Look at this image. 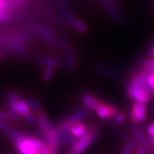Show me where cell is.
I'll return each instance as SVG.
<instances>
[{"label":"cell","mask_w":154,"mask_h":154,"mask_svg":"<svg viewBox=\"0 0 154 154\" xmlns=\"http://www.w3.org/2000/svg\"><path fill=\"white\" fill-rule=\"evenodd\" d=\"M99 137V130L97 128H91L88 129V134L83 137L78 139L75 143L74 144L69 150L73 154H82L87 149L94 143Z\"/></svg>","instance_id":"6da1fadb"},{"label":"cell","mask_w":154,"mask_h":154,"mask_svg":"<svg viewBox=\"0 0 154 154\" xmlns=\"http://www.w3.org/2000/svg\"><path fill=\"white\" fill-rule=\"evenodd\" d=\"M125 91H126L127 97L133 100L134 102H140L143 104H146L150 101V99H151L150 93L134 85L127 83Z\"/></svg>","instance_id":"7a4b0ae2"},{"label":"cell","mask_w":154,"mask_h":154,"mask_svg":"<svg viewBox=\"0 0 154 154\" xmlns=\"http://www.w3.org/2000/svg\"><path fill=\"white\" fill-rule=\"evenodd\" d=\"M13 144L18 154H39L37 149L33 146L30 135L25 133Z\"/></svg>","instance_id":"3957f363"},{"label":"cell","mask_w":154,"mask_h":154,"mask_svg":"<svg viewBox=\"0 0 154 154\" xmlns=\"http://www.w3.org/2000/svg\"><path fill=\"white\" fill-rule=\"evenodd\" d=\"M128 116L132 123L139 124L146 121V104L140 102H134L130 107Z\"/></svg>","instance_id":"277c9868"},{"label":"cell","mask_w":154,"mask_h":154,"mask_svg":"<svg viewBox=\"0 0 154 154\" xmlns=\"http://www.w3.org/2000/svg\"><path fill=\"white\" fill-rule=\"evenodd\" d=\"M118 112L117 107L107 103H101L96 110V114L101 120H112Z\"/></svg>","instance_id":"5b68a950"},{"label":"cell","mask_w":154,"mask_h":154,"mask_svg":"<svg viewBox=\"0 0 154 154\" xmlns=\"http://www.w3.org/2000/svg\"><path fill=\"white\" fill-rule=\"evenodd\" d=\"M8 110L11 112H13V113H15L18 116H22L23 118L27 117L29 114L32 113V111L30 110V108L28 107L25 99H22L21 97L17 99L15 103H13L8 108Z\"/></svg>","instance_id":"8992f818"},{"label":"cell","mask_w":154,"mask_h":154,"mask_svg":"<svg viewBox=\"0 0 154 154\" xmlns=\"http://www.w3.org/2000/svg\"><path fill=\"white\" fill-rule=\"evenodd\" d=\"M35 117H36V122L38 125V130L41 134V135H44L45 134H47L54 128V126L50 122L49 118L47 117L46 114L42 110L36 111Z\"/></svg>","instance_id":"52a82bcc"},{"label":"cell","mask_w":154,"mask_h":154,"mask_svg":"<svg viewBox=\"0 0 154 154\" xmlns=\"http://www.w3.org/2000/svg\"><path fill=\"white\" fill-rule=\"evenodd\" d=\"M94 71L96 72L98 75H101V76L106 77L110 80H119L120 79V74L118 72L111 69L110 67L105 66V65H102V64H98L94 67Z\"/></svg>","instance_id":"ba28073f"},{"label":"cell","mask_w":154,"mask_h":154,"mask_svg":"<svg viewBox=\"0 0 154 154\" xmlns=\"http://www.w3.org/2000/svg\"><path fill=\"white\" fill-rule=\"evenodd\" d=\"M81 101H82L84 107H86L88 110H94V111L97 110V109L99 107V105L102 103L95 96L90 94H87V93L81 95Z\"/></svg>","instance_id":"9c48e42d"},{"label":"cell","mask_w":154,"mask_h":154,"mask_svg":"<svg viewBox=\"0 0 154 154\" xmlns=\"http://www.w3.org/2000/svg\"><path fill=\"white\" fill-rule=\"evenodd\" d=\"M33 29L35 33L39 35L41 38H43L47 42H54V44L57 45V42L55 41V35L54 33L47 28H45L43 26H40L38 24H33Z\"/></svg>","instance_id":"30bf717a"},{"label":"cell","mask_w":154,"mask_h":154,"mask_svg":"<svg viewBox=\"0 0 154 154\" xmlns=\"http://www.w3.org/2000/svg\"><path fill=\"white\" fill-rule=\"evenodd\" d=\"M88 109L86 107H80L75 111H73L70 115L66 119V121L70 124V126H73L74 124H75L77 122H80L81 120H82L83 118L88 115Z\"/></svg>","instance_id":"8fae6325"},{"label":"cell","mask_w":154,"mask_h":154,"mask_svg":"<svg viewBox=\"0 0 154 154\" xmlns=\"http://www.w3.org/2000/svg\"><path fill=\"white\" fill-rule=\"evenodd\" d=\"M69 132L75 138H76L77 140L80 139V138L85 136L88 132V126L83 123V122H77L75 124H74L73 126L70 128L69 129Z\"/></svg>","instance_id":"7c38bea8"},{"label":"cell","mask_w":154,"mask_h":154,"mask_svg":"<svg viewBox=\"0 0 154 154\" xmlns=\"http://www.w3.org/2000/svg\"><path fill=\"white\" fill-rule=\"evenodd\" d=\"M76 53L74 51V50L69 49L67 51L66 57L63 60V66L69 70H74L76 68Z\"/></svg>","instance_id":"4fadbf2b"},{"label":"cell","mask_w":154,"mask_h":154,"mask_svg":"<svg viewBox=\"0 0 154 154\" xmlns=\"http://www.w3.org/2000/svg\"><path fill=\"white\" fill-rule=\"evenodd\" d=\"M131 130H132L134 140L137 142V144H139V145H143V144L149 143L147 139L146 138L145 134L141 131L140 128V126L138 124L132 123V125H131Z\"/></svg>","instance_id":"5bb4252c"},{"label":"cell","mask_w":154,"mask_h":154,"mask_svg":"<svg viewBox=\"0 0 154 154\" xmlns=\"http://www.w3.org/2000/svg\"><path fill=\"white\" fill-rule=\"evenodd\" d=\"M67 21L69 22V25L71 26L72 28L79 33H86L88 31V28L87 26L83 23L82 21L78 20L75 17H71V16H69L67 17Z\"/></svg>","instance_id":"9a60e30c"},{"label":"cell","mask_w":154,"mask_h":154,"mask_svg":"<svg viewBox=\"0 0 154 154\" xmlns=\"http://www.w3.org/2000/svg\"><path fill=\"white\" fill-rule=\"evenodd\" d=\"M136 148H137V142L134 139H130L122 146L119 154H131Z\"/></svg>","instance_id":"2e32d148"},{"label":"cell","mask_w":154,"mask_h":154,"mask_svg":"<svg viewBox=\"0 0 154 154\" xmlns=\"http://www.w3.org/2000/svg\"><path fill=\"white\" fill-rule=\"evenodd\" d=\"M0 120L7 122H18L19 116L10 110L9 111L0 110Z\"/></svg>","instance_id":"e0dca14e"},{"label":"cell","mask_w":154,"mask_h":154,"mask_svg":"<svg viewBox=\"0 0 154 154\" xmlns=\"http://www.w3.org/2000/svg\"><path fill=\"white\" fill-rule=\"evenodd\" d=\"M4 132L6 136L12 140V142L16 141L17 140H18L24 134L23 132H21V131L17 130L16 128H13L11 127H10L8 129H6L5 131H4Z\"/></svg>","instance_id":"ac0fdd59"},{"label":"cell","mask_w":154,"mask_h":154,"mask_svg":"<svg viewBox=\"0 0 154 154\" xmlns=\"http://www.w3.org/2000/svg\"><path fill=\"white\" fill-rule=\"evenodd\" d=\"M25 100L28 104V107L30 108V110H33L34 111H38V110H42V106L38 100L33 99V98H25Z\"/></svg>","instance_id":"d6986e66"},{"label":"cell","mask_w":154,"mask_h":154,"mask_svg":"<svg viewBox=\"0 0 154 154\" xmlns=\"http://www.w3.org/2000/svg\"><path fill=\"white\" fill-rule=\"evenodd\" d=\"M54 72H55V69L52 68H44V70L42 72V81L45 82H50L52 77L54 75Z\"/></svg>","instance_id":"ffe728a7"},{"label":"cell","mask_w":154,"mask_h":154,"mask_svg":"<svg viewBox=\"0 0 154 154\" xmlns=\"http://www.w3.org/2000/svg\"><path fill=\"white\" fill-rule=\"evenodd\" d=\"M141 67L146 70L154 72V59L149 58V57L143 58L141 61Z\"/></svg>","instance_id":"44dd1931"},{"label":"cell","mask_w":154,"mask_h":154,"mask_svg":"<svg viewBox=\"0 0 154 154\" xmlns=\"http://www.w3.org/2000/svg\"><path fill=\"white\" fill-rule=\"evenodd\" d=\"M125 121H126V116L122 112H118L112 119V122L116 125H121L122 123H124Z\"/></svg>","instance_id":"7402d4cb"},{"label":"cell","mask_w":154,"mask_h":154,"mask_svg":"<svg viewBox=\"0 0 154 154\" xmlns=\"http://www.w3.org/2000/svg\"><path fill=\"white\" fill-rule=\"evenodd\" d=\"M11 4L10 0H0V11H5L10 13Z\"/></svg>","instance_id":"603a6c76"},{"label":"cell","mask_w":154,"mask_h":154,"mask_svg":"<svg viewBox=\"0 0 154 154\" xmlns=\"http://www.w3.org/2000/svg\"><path fill=\"white\" fill-rule=\"evenodd\" d=\"M148 144L139 145L137 148L135 149V154H146L148 151Z\"/></svg>","instance_id":"cb8c5ba5"},{"label":"cell","mask_w":154,"mask_h":154,"mask_svg":"<svg viewBox=\"0 0 154 154\" xmlns=\"http://www.w3.org/2000/svg\"><path fill=\"white\" fill-rule=\"evenodd\" d=\"M147 83L150 89L152 90V92L154 93V72H152L151 75H149L148 79H147Z\"/></svg>","instance_id":"d4e9b609"},{"label":"cell","mask_w":154,"mask_h":154,"mask_svg":"<svg viewBox=\"0 0 154 154\" xmlns=\"http://www.w3.org/2000/svg\"><path fill=\"white\" fill-rule=\"evenodd\" d=\"M147 56L149 58L154 59V39L149 45L148 50H147Z\"/></svg>","instance_id":"484cf974"},{"label":"cell","mask_w":154,"mask_h":154,"mask_svg":"<svg viewBox=\"0 0 154 154\" xmlns=\"http://www.w3.org/2000/svg\"><path fill=\"white\" fill-rule=\"evenodd\" d=\"M10 19V13L5 11H0V22H5Z\"/></svg>","instance_id":"4316f807"},{"label":"cell","mask_w":154,"mask_h":154,"mask_svg":"<svg viewBox=\"0 0 154 154\" xmlns=\"http://www.w3.org/2000/svg\"><path fill=\"white\" fill-rule=\"evenodd\" d=\"M10 127H11V125H10L9 122L0 120V130L5 131L6 129H8Z\"/></svg>","instance_id":"83f0119b"},{"label":"cell","mask_w":154,"mask_h":154,"mask_svg":"<svg viewBox=\"0 0 154 154\" xmlns=\"http://www.w3.org/2000/svg\"><path fill=\"white\" fill-rule=\"evenodd\" d=\"M147 134H148L149 137L151 139L154 137V123H152L148 126V128H147Z\"/></svg>","instance_id":"f1b7e54d"},{"label":"cell","mask_w":154,"mask_h":154,"mask_svg":"<svg viewBox=\"0 0 154 154\" xmlns=\"http://www.w3.org/2000/svg\"><path fill=\"white\" fill-rule=\"evenodd\" d=\"M16 3H21V2H22V0H14Z\"/></svg>","instance_id":"f546056e"},{"label":"cell","mask_w":154,"mask_h":154,"mask_svg":"<svg viewBox=\"0 0 154 154\" xmlns=\"http://www.w3.org/2000/svg\"><path fill=\"white\" fill-rule=\"evenodd\" d=\"M2 57H3V53H2V52H1V51H0V59H1Z\"/></svg>","instance_id":"4dcf8cb0"},{"label":"cell","mask_w":154,"mask_h":154,"mask_svg":"<svg viewBox=\"0 0 154 154\" xmlns=\"http://www.w3.org/2000/svg\"><path fill=\"white\" fill-rule=\"evenodd\" d=\"M152 141H153V142H154V137L152 138Z\"/></svg>","instance_id":"1f68e13d"},{"label":"cell","mask_w":154,"mask_h":154,"mask_svg":"<svg viewBox=\"0 0 154 154\" xmlns=\"http://www.w3.org/2000/svg\"><path fill=\"white\" fill-rule=\"evenodd\" d=\"M68 154H73V153H72V152H69V153Z\"/></svg>","instance_id":"d6a6232c"}]
</instances>
